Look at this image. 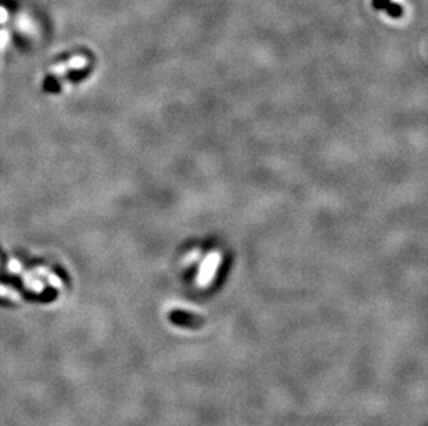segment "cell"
Returning <instances> with one entry per match:
<instances>
[{"instance_id": "1", "label": "cell", "mask_w": 428, "mask_h": 426, "mask_svg": "<svg viewBox=\"0 0 428 426\" xmlns=\"http://www.w3.org/2000/svg\"><path fill=\"white\" fill-rule=\"evenodd\" d=\"M87 60L86 56H74L71 57L70 60L65 61V62H60V64H56L50 68V74L56 76H61L65 75L68 71H81L83 68H86Z\"/></svg>"}, {"instance_id": "2", "label": "cell", "mask_w": 428, "mask_h": 426, "mask_svg": "<svg viewBox=\"0 0 428 426\" xmlns=\"http://www.w3.org/2000/svg\"><path fill=\"white\" fill-rule=\"evenodd\" d=\"M7 270H9V273L11 274H21L24 271V266H22V263H21L20 260L11 258L10 260H9V263H7Z\"/></svg>"}, {"instance_id": "3", "label": "cell", "mask_w": 428, "mask_h": 426, "mask_svg": "<svg viewBox=\"0 0 428 426\" xmlns=\"http://www.w3.org/2000/svg\"><path fill=\"white\" fill-rule=\"evenodd\" d=\"M9 41H10V33H9V30L0 29V50H3L6 46L9 45Z\"/></svg>"}, {"instance_id": "4", "label": "cell", "mask_w": 428, "mask_h": 426, "mask_svg": "<svg viewBox=\"0 0 428 426\" xmlns=\"http://www.w3.org/2000/svg\"><path fill=\"white\" fill-rule=\"evenodd\" d=\"M9 18H10L9 10L6 7H3V6H0V24H6L9 21Z\"/></svg>"}]
</instances>
